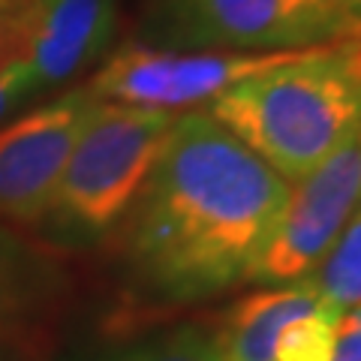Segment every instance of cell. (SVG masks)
<instances>
[{"label": "cell", "mask_w": 361, "mask_h": 361, "mask_svg": "<svg viewBox=\"0 0 361 361\" xmlns=\"http://www.w3.org/2000/svg\"><path fill=\"white\" fill-rule=\"evenodd\" d=\"M289 180L205 109L180 111L115 238L127 283L160 307L211 301L247 283Z\"/></svg>", "instance_id": "obj_1"}, {"label": "cell", "mask_w": 361, "mask_h": 361, "mask_svg": "<svg viewBox=\"0 0 361 361\" xmlns=\"http://www.w3.org/2000/svg\"><path fill=\"white\" fill-rule=\"evenodd\" d=\"M205 111L280 178L298 180L361 133V42L295 51Z\"/></svg>", "instance_id": "obj_2"}, {"label": "cell", "mask_w": 361, "mask_h": 361, "mask_svg": "<svg viewBox=\"0 0 361 361\" xmlns=\"http://www.w3.org/2000/svg\"><path fill=\"white\" fill-rule=\"evenodd\" d=\"M175 118L160 109L97 99L42 220L51 241L87 247L115 238L160 160Z\"/></svg>", "instance_id": "obj_3"}, {"label": "cell", "mask_w": 361, "mask_h": 361, "mask_svg": "<svg viewBox=\"0 0 361 361\" xmlns=\"http://www.w3.org/2000/svg\"><path fill=\"white\" fill-rule=\"evenodd\" d=\"M295 51H220L160 49L130 42L111 51L90 75L85 90L94 99L160 111H196L244 78L286 61Z\"/></svg>", "instance_id": "obj_4"}, {"label": "cell", "mask_w": 361, "mask_h": 361, "mask_svg": "<svg viewBox=\"0 0 361 361\" xmlns=\"http://www.w3.org/2000/svg\"><path fill=\"white\" fill-rule=\"evenodd\" d=\"M361 205V133L289 184L286 205L247 280L256 286L304 283Z\"/></svg>", "instance_id": "obj_5"}, {"label": "cell", "mask_w": 361, "mask_h": 361, "mask_svg": "<svg viewBox=\"0 0 361 361\" xmlns=\"http://www.w3.org/2000/svg\"><path fill=\"white\" fill-rule=\"evenodd\" d=\"M115 30V0H0V70L63 85L106 58Z\"/></svg>", "instance_id": "obj_6"}, {"label": "cell", "mask_w": 361, "mask_h": 361, "mask_svg": "<svg viewBox=\"0 0 361 361\" xmlns=\"http://www.w3.org/2000/svg\"><path fill=\"white\" fill-rule=\"evenodd\" d=\"M154 16L178 49L307 51L337 42L316 0H157Z\"/></svg>", "instance_id": "obj_7"}, {"label": "cell", "mask_w": 361, "mask_h": 361, "mask_svg": "<svg viewBox=\"0 0 361 361\" xmlns=\"http://www.w3.org/2000/svg\"><path fill=\"white\" fill-rule=\"evenodd\" d=\"M97 99L85 87L30 109L0 127V223L13 229L42 226L63 166Z\"/></svg>", "instance_id": "obj_8"}, {"label": "cell", "mask_w": 361, "mask_h": 361, "mask_svg": "<svg viewBox=\"0 0 361 361\" xmlns=\"http://www.w3.org/2000/svg\"><path fill=\"white\" fill-rule=\"evenodd\" d=\"M70 292L61 256L0 223V353L30 358Z\"/></svg>", "instance_id": "obj_9"}, {"label": "cell", "mask_w": 361, "mask_h": 361, "mask_svg": "<svg viewBox=\"0 0 361 361\" xmlns=\"http://www.w3.org/2000/svg\"><path fill=\"white\" fill-rule=\"evenodd\" d=\"M319 295L310 283L262 286L244 295L214 325V346L223 361H277V341L283 329L307 313Z\"/></svg>", "instance_id": "obj_10"}, {"label": "cell", "mask_w": 361, "mask_h": 361, "mask_svg": "<svg viewBox=\"0 0 361 361\" xmlns=\"http://www.w3.org/2000/svg\"><path fill=\"white\" fill-rule=\"evenodd\" d=\"M307 283L334 310L346 313L361 307V205L337 235L329 256L307 277Z\"/></svg>", "instance_id": "obj_11"}, {"label": "cell", "mask_w": 361, "mask_h": 361, "mask_svg": "<svg viewBox=\"0 0 361 361\" xmlns=\"http://www.w3.org/2000/svg\"><path fill=\"white\" fill-rule=\"evenodd\" d=\"M341 316V310L319 298L283 329L277 341V361H331Z\"/></svg>", "instance_id": "obj_12"}, {"label": "cell", "mask_w": 361, "mask_h": 361, "mask_svg": "<svg viewBox=\"0 0 361 361\" xmlns=\"http://www.w3.org/2000/svg\"><path fill=\"white\" fill-rule=\"evenodd\" d=\"M109 361H223L211 331L199 325H175L123 346Z\"/></svg>", "instance_id": "obj_13"}, {"label": "cell", "mask_w": 361, "mask_h": 361, "mask_svg": "<svg viewBox=\"0 0 361 361\" xmlns=\"http://www.w3.org/2000/svg\"><path fill=\"white\" fill-rule=\"evenodd\" d=\"M337 30V39H361V0H316Z\"/></svg>", "instance_id": "obj_14"}, {"label": "cell", "mask_w": 361, "mask_h": 361, "mask_svg": "<svg viewBox=\"0 0 361 361\" xmlns=\"http://www.w3.org/2000/svg\"><path fill=\"white\" fill-rule=\"evenodd\" d=\"M331 361H361V307L346 310L341 316Z\"/></svg>", "instance_id": "obj_15"}, {"label": "cell", "mask_w": 361, "mask_h": 361, "mask_svg": "<svg viewBox=\"0 0 361 361\" xmlns=\"http://www.w3.org/2000/svg\"><path fill=\"white\" fill-rule=\"evenodd\" d=\"M30 94H37V87H33V82L25 73L0 70V118H4L6 111H13L21 99H27Z\"/></svg>", "instance_id": "obj_16"}, {"label": "cell", "mask_w": 361, "mask_h": 361, "mask_svg": "<svg viewBox=\"0 0 361 361\" xmlns=\"http://www.w3.org/2000/svg\"><path fill=\"white\" fill-rule=\"evenodd\" d=\"M0 361H25V358H18V355H9V353H0Z\"/></svg>", "instance_id": "obj_17"}]
</instances>
